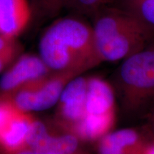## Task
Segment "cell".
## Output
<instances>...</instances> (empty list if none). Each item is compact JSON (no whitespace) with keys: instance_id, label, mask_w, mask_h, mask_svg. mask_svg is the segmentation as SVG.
Here are the masks:
<instances>
[{"instance_id":"cell-1","label":"cell","mask_w":154,"mask_h":154,"mask_svg":"<svg viewBox=\"0 0 154 154\" xmlns=\"http://www.w3.org/2000/svg\"><path fill=\"white\" fill-rule=\"evenodd\" d=\"M38 48L49 70L59 74H75L101 63L92 26L77 17L54 22L42 35Z\"/></svg>"},{"instance_id":"cell-2","label":"cell","mask_w":154,"mask_h":154,"mask_svg":"<svg viewBox=\"0 0 154 154\" xmlns=\"http://www.w3.org/2000/svg\"><path fill=\"white\" fill-rule=\"evenodd\" d=\"M92 17L101 62L124 60L154 42L153 29L120 7L103 6Z\"/></svg>"},{"instance_id":"cell-3","label":"cell","mask_w":154,"mask_h":154,"mask_svg":"<svg viewBox=\"0 0 154 154\" xmlns=\"http://www.w3.org/2000/svg\"><path fill=\"white\" fill-rule=\"evenodd\" d=\"M119 80L124 106L142 113L154 100V42L123 60Z\"/></svg>"},{"instance_id":"cell-4","label":"cell","mask_w":154,"mask_h":154,"mask_svg":"<svg viewBox=\"0 0 154 154\" xmlns=\"http://www.w3.org/2000/svg\"><path fill=\"white\" fill-rule=\"evenodd\" d=\"M115 122V94L113 88L101 78L87 79L86 111L76 125V136L85 140H97L109 134Z\"/></svg>"},{"instance_id":"cell-5","label":"cell","mask_w":154,"mask_h":154,"mask_svg":"<svg viewBox=\"0 0 154 154\" xmlns=\"http://www.w3.org/2000/svg\"><path fill=\"white\" fill-rule=\"evenodd\" d=\"M71 74L54 77L49 80L42 79L22 86L7 96L19 110L44 111L52 107L60 99L61 94Z\"/></svg>"},{"instance_id":"cell-6","label":"cell","mask_w":154,"mask_h":154,"mask_svg":"<svg viewBox=\"0 0 154 154\" xmlns=\"http://www.w3.org/2000/svg\"><path fill=\"white\" fill-rule=\"evenodd\" d=\"M49 70L40 57L20 56L0 77V94L8 95L26 84L41 79Z\"/></svg>"},{"instance_id":"cell-7","label":"cell","mask_w":154,"mask_h":154,"mask_svg":"<svg viewBox=\"0 0 154 154\" xmlns=\"http://www.w3.org/2000/svg\"><path fill=\"white\" fill-rule=\"evenodd\" d=\"M78 146L76 136H51L43 123L34 120L25 143L27 150L43 154H73Z\"/></svg>"},{"instance_id":"cell-8","label":"cell","mask_w":154,"mask_h":154,"mask_svg":"<svg viewBox=\"0 0 154 154\" xmlns=\"http://www.w3.org/2000/svg\"><path fill=\"white\" fill-rule=\"evenodd\" d=\"M143 133L135 128L109 132L99 140V154H144L150 145Z\"/></svg>"},{"instance_id":"cell-9","label":"cell","mask_w":154,"mask_h":154,"mask_svg":"<svg viewBox=\"0 0 154 154\" xmlns=\"http://www.w3.org/2000/svg\"><path fill=\"white\" fill-rule=\"evenodd\" d=\"M87 79L76 77L67 82L59 99V110L63 120L73 128L83 119L86 111Z\"/></svg>"},{"instance_id":"cell-10","label":"cell","mask_w":154,"mask_h":154,"mask_svg":"<svg viewBox=\"0 0 154 154\" xmlns=\"http://www.w3.org/2000/svg\"><path fill=\"white\" fill-rule=\"evenodd\" d=\"M32 19L29 0H0V34L17 37Z\"/></svg>"},{"instance_id":"cell-11","label":"cell","mask_w":154,"mask_h":154,"mask_svg":"<svg viewBox=\"0 0 154 154\" xmlns=\"http://www.w3.org/2000/svg\"><path fill=\"white\" fill-rule=\"evenodd\" d=\"M33 121L26 112L18 110L0 133V146L8 151H17L25 147Z\"/></svg>"},{"instance_id":"cell-12","label":"cell","mask_w":154,"mask_h":154,"mask_svg":"<svg viewBox=\"0 0 154 154\" xmlns=\"http://www.w3.org/2000/svg\"><path fill=\"white\" fill-rule=\"evenodd\" d=\"M119 4L154 29V0H119Z\"/></svg>"},{"instance_id":"cell-13","label":"cell","mask_w":154,"mask_h":154,"mask_svg":"<svg viewBox=\"0 0 154 154\" xmlns=\"http://www.w3.org/2000/svg\"><path fill=\"white\" fill-rule=\"evenodd\" d=\"M71 0H31L32 18L50 19L57 16L67 6Z\"/></svg>"},{"instance_id":"cell-14","label":"cell","mask_w":154,"mask_h":154,"mask_svg":"<svg viewBox=\"0 0 154 154\" xmlns=\"http://www.w3.org/2000/svg\"><path fill=\"white\" fill-rule=\"evenodd\" d=\"M21 47L16 37L0 34V74L20 57Z\"/></svg>"},{"instance_id":"cell-15","label":"cell","mask_w":154,"mask_h":154,"mask_svg":"<svg viewBox=\"0 0 154 154\" xmlns=\"http://www.w3.org/2000/svg\"><path fill=\"white\" fill-rule=\"evenodd\" d=\"M105 3L106 0H71L67 8L77 14L92 17Z\"/></svg>"},{"instance_id":"cell-16","label":"cell","mask_w":154,"mask_h":154,"mask_svg":"<svg viewBox=\"0 0 154 154\" xmlns=\"http://www.w3.org/2000/svg\"><path fill=\"white\" fill-rule=\"evenodd\" d=\"M18 110L7 96L0 94V133L7 126Z\"/></svg>"},{"instance_id":"cell-17","label":"cell","mask_w":154,"mask_h":154,"mask_svg":"<svg viewBox=\"0 0 154 154\" xmlns=\"http://www.w3.org/2000/svg\"><path fill=\"white\" fill-rule=\"evenodd\" d=\"M144 154H154V144H150L146 149Z\"/></svg>"},{"instance_id":"cell-18","label":"cell","mask_w":154,"mask_h":154,"mask_svg":"<svg viewBox=\"0 0 154 154\" xmlns=\"http://www.w3.org/2000/svg\"><path fill=\"white\" fill-rule=\"evenodd\" d=\"M16 154H43V153H37V152L30 151V150H26V151H19L18 153H17Z\"/></svg>"},{"instance_id":"cell-19","label":"cell","mask_w":154,"mask_h":154,"mask_svg":"<svg viewBox=\"0 0 154 154\" xmlns=\"http://www.w3.org/2000/svg\"><path fill=\"white\" fill-rule=\"evenodd\" d=\"M151 121H152V124H153V131H154V111H153V113H152Z\"/></svg>"}]
</instances>
